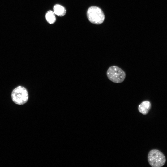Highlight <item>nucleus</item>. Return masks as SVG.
<instances>
[{
    "instance_id": "nucleus-1",
    "label": "nucleus",
    "mask_w": 167,
    "mask_h": 167,
    "mask_svg": "<svg viewBox=\"0 0 167 167\" xmlns=\"http://www.w3.org/2000/svg\"><path fill=\"white\" fill-rule=\"evenodd\" d=\"M148 160L150 165L152 167H161L165 164L166 158L160 150L154 149L150 150L148 155Z\"/></svg>"
},
{
    "instance_id": "nucleus-2",
    "label": "nucleus",
    "mask_w": 167,
    "mask_h": 167,
    "mask_svg": "<svg viewBox=\"0 0 167 167\" xmlns=\"http://www.w3.org/2000/svg\"><path fill=\"white\" fill-rule=\"evenodd\" d=\"M28 94L26 89L19 86L15 88L11 93V98L13 102L18 105L26 103L28 99Z\"/></svg>"
},
{
    "instance_id": "nucleus-3",
    "label": "nucleus",
    "mask_w": 167,
    "mask_h": 167,
    "mask_svg": "<svg viewBox=\"0 0 167 167\" xmlns=\"http://www.w3.org/2000/svg\"><path fill=\"white\" fill-rule=\"evenodd\" d=\"M87 15L88 20L94 24H101L105 19V15L102 11L97 6L90 7L87 10Z\"/></svg>"
},
{
    "instance_id": "nucleus-4",
    "label": "nucleus",
    "mask_w": 167,
    "mask_h": 167,
    "mask_svg": "<svg viewBox=\"0 0 167 167\" xmlns=\"http://www.w3.org/2000/svg\"><path fill=\"white\" fill-rule=\"evenodd\" d=\"M106 75L109 79L116 83L123 82L126 77L124 71L121 68L115 66H112L108 69Z\"/></svg>"
},
{
    "instance_id": "nucleus-5",
    "label": "nucleus",
    "mask_w": 167,
    "mask_h": 167,
    "mask_svg": "<svg viewBox=\"0 0 167 167\" xmlns=\"http://www.w3.org/2000/svg\"><path fill=\"white\" fill-rule=\"evenodd\" d=\"M151 104L148 101H146L142 102L138 106V110L143 114L146 115L151 108Z\"/></svg>"
},
{
    "instance_id": "nucleus-6",
    "label": "nucleus",
    "mask_w": 167,
    "mask_h": 167,
    "mask_svg": "<svg viewBox=\"0 0 167 167\" xmlns=\"http://www.w3.org/2000/svg\"><path fill=\"white\" fill-rule=\"evenodd\" d=\"M54 13L59 16H64L66 12V10L63 6L59 4H56L53 7Z\"/></svg>"
},
{
    "instance_id": "nucleus-7",
    "label": "nucleus",
    "mask_w": 167,
    "mask_h": 167,
    "mask_svg": "<svg viewBox=\"0 0 167 167\" xmlns=\"http://www.w3.org/2000/svg\"><path fill=\"white\" fill-rule=\"evenodd\" d=\"M45 18L47 22L50 24L54 23L56 20L55 14L51 10H49L47 12L45 15Z\"/></svg>"
}]
</instances>
